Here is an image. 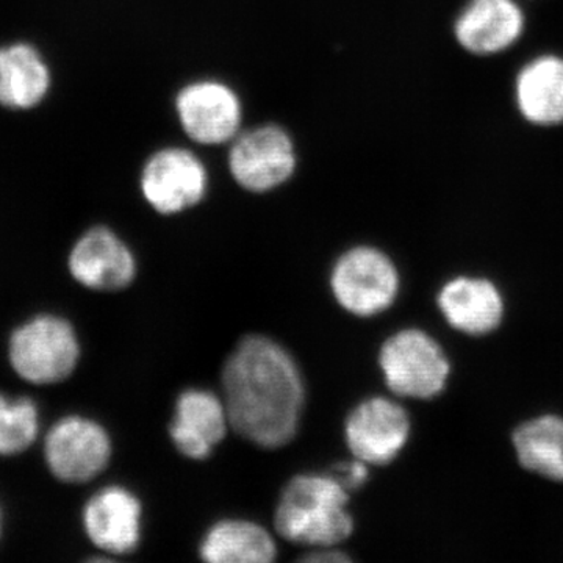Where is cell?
<instances>
[{"mask_svg":"<svg viewBox=\"0 0 563 563\" xmlns=\"http://www.w3.org/2000/svg\"><path fill=\"white\" fill-rule=\"evenodd\" d=\"M229 422L247 442L265 450L287 446L298 435L306 385L290 352L265 335H247L222 369Z\"/></svg>","mask_w":563,"mask_h":563,"instance_id":"6da1fadb","label":"cell"},{"mask_svg":"<svg viewBox=\"0 0 563 563\" xmlns=\"http://www.w3.org/2000/svg\"><path fill=\"white\" fill-rule=\"evenodd\" d=\"M347 504L350 492L333 474H298L280 493L274 526L288 542L335 548L354 532Z\"/></svg>","mask_w":563,"mask_h":563,"instance_id":"7a4b0ae2","label":"cell"},{"mask_svg":"<svg viewBox=\"0 0 563 563\" xmlns=\"http://www.w3.org/2000/svg\"><path fill=\"white\" fill-rule=\"evenodd\" d=\"M385 384L399 398L432 399L446 388L451 362L433 336L421 329H402L379 351Z\"/></svg>","mask_w":563,"mask_h":563,"instance_id":"3957f363","label":"cell"},{"mask_svg":"<svg viewBox=\"0 0 563 563\" xmlns=\"http://www.w3.org/2000/svg\"><path fill=\"white\" fill-rule=\"evenodd\" d=\"M79 355L73 325L52 314L33 318L11 336V366L32 384L62 383L76 369Z\"/></svg>","mask_w":563,"mask_h":563,"instance_id":"277c9868","label":"cell"},{"mask_svg":"<svg viewBox=\"0 0 563 563\" xmlns=\"http://www.w3.org/2000/svg\"><path fill=\"white\" fill-rule=\"evenodd\" d=\"M399 288L398 268L387 254L376 247H352L332 268L333 296L346 312L355 317H376L390 309L398 298Z\"/></svg>","mask_w":563,"mask_h":563,"instance_id":"5b68a950","label":"cell"},{"mask_svg":"<svg viewBox=\"0 0 563 563\" xmlns=\"http://www.w3.org/2000/svg\"><path fill=\"white\" fill-rule=\"evenodd\" d=\"M410 418L401 404L374 396L352 409L344 422V440L354 459L368 465H388L410 439Z\"/></svg>","mask_w":563,"mask_h":563,"instance_id":"8992f818","label":"cell"},{"mask_svg":"<svg viewBox=\"0 0 563 563\" xmlns=\"http://www.w3.org/2000/svg\"><path fill=\"white\" fill-rule=\"evenodd\" d=\"M44 454L58 479L69 484L87 483L109 465L110 437L99 422L66 417L52 428Z\"/></svg>","mask_w":563,"mask_h":563,"instance_id":"52a82bcc","label":"cell"},{"mask_svg":"<svg viewBox=\"0 0 563 563\" xmlns=\"http://www.w3.org/2000/svg\"><path fill=\"white\" fill-rule=\"evenodd\" d=\"M232 176L251 191H268L290 179L296 157L291 140L276 125L244 133L229 155Z\"/></svg>","mask_w":563,"mask_h":563,"instance_id":"ba28073f","label":"cell"},{"mask_svg":"<svg viewBox=\"0 0 563 563\" xmlns=\"http://www.w3.org/2000/svg\"><path fill=\"white\" fill-rule=\"evenodd\" d=\"M207 188L202 163L185 150L157 152L141 176V191L158 213L173 214L201 202Z\"/></svg>","mask_w":563,"mask_h":563,"instance_id":"9c48e42d","label":"cell"},{"mask_svg":"<svg viewBox=\"0 0 563 563\" xmlns=\"http://www.w3.org/2000/svg\"><path fill=\"white\" fill-rule=\"evenodd\" d=\"M525 29L517 0H468L454 22V36L468 54L492 57L517 44Z\"/></svg>","mask_w":563,"mask_h":563,"instance_id":"30bf717a","label":"cell"},{"mask_svg":"<svg viewBox=\"0 0 563 563\" xmlns=\"http://www.w3.org/2000/svg\"><path fill=\"white\" fill-rule=\"evenodd\" d=\"M69 272L84 287L117 291L136 276V262L128 244L107 228H92L80 236L69 254Z\"/></svg>","mask_w":563,"mask_h":563,"instance_id":"8fae6325","label":"cell"},{"mask_svg":"<svg viewBox=\"0 0 563 563\" xmlns=\"http://www.w3.org/2000/svg\"><path fill=\"white\" fill-rule=\"evenodd\" d=\"M229 422L224 401L209 390L190 388L176 402L169 437L180 454L191 461H206L224 439Z\"/></svg>","mask_w":563,"mask_h":563,"instance_id":"7c38bea8","label":"cell"},{"mask_svg":"<svg viewBox=\"0 0 563 563\" xmlns=\"http://www.w3.org/2000/svg\"><path fill=\"white\" fill-rule=\"evenodd\" d=\"M141 517L140 499L128 488L111 485L96 493L85 506V531L106 553H133L141 540Z\"/></svg>","mask_w":563,"mask_h":563,"instance_id":"4fadbf2b","label":"cell"},{"mask_svg":"<svg viewBox=\"0 0 563 563\" xmlns=\"http://www.w3.org/2000/svg\"><path fill=\"white\" fill-rule=\"evenodd\" d=\"M185 132L202 144H220L239 131L242 110L235 92L217 81L190 85L177 98Z\"/></svg>","mask_w":563,"mask_h":563,"instance_id":"5bb4252c","label":"cell"},{"mask_svg":"<svg viewBox=\"0 0 563 563\" xmlns=\"http://www.w3.org/2000/svg\"><path fill=\"white\" fill-rule=\"evenodd\" d=\"M437 303L448 324L470 336L496 331L506 312L501 291L485 277H454L443 285Z\"/></svg>","mask_w":563,"mask_h":563,"instance_id":"9a60e30c","label":"cell"},{"mask_svg":"<svg viewBox=\"0 0 563 563\" xmlns=\"http://www.w3.org/2000/svg\"><path fill=\"white\" fill-rule=\"evenodd\" d=\"M515 102L529 124H563V57L543 54L526 63L515 79Z\"/></svg>","mask_w":563,"mask_h":563,"instance_id":"2e32d148","label":"cell"},{"mask_svg":"<svg viewBox=\"0 0 563 563\" xmlns=\"http://www.w3.org/2000/svg\"><path fill=\"white\" fill-rule=\"evenodd\" d=\"M52 74L41 52L29 43L0 47V107L35 109L49 95Z\"/></svg>","mask_w":563,"mask_h":563,"instance_id":"e0dca14e","label":"cell"},{"mask_svg":"<svg viewBox=\"0 0 563 563\" xmlns=\"http://www.w3.org/2000/svg\"><path fill=\"white\" fill-rule=\"evenodd\" d=\"M199 555L210 563H269L277 548L272 533L254 521L229 518L211 526Z\"/></svg>","mask_w":563,"mask_h":563,"instance_id":"ac0fdd59","label":"cell"},{"mask_svg":"<svg viewBox=\"0 0 563 563\" xmlns=\"http://www.w3.org/2000/svg\"><path fill=\"white\" fill-rule=\"evenodd\" d=\"M518 462L528 472L563 483V418L542 415L515 429Z\"/></svg>","mask_w":563,"mask_h":563,"instance_id":"d6986e66","label":"cell"},{"mask_svg":"<svg viewBox=\"0 0 563 563\" xmlns=\"http://www.w3.org/2000/svg\"><path fill=\"white\" fill-rule=\"evenodd\" d=\"M38 433V410L31 399L11 401L0 395V454L27 450Z\"/></svg>","mask_w":563,"mask_h":563,"instance_id":"ffe728a7","label":"cell"},{"mask_svg":"<svg viewBox=\"0 0 563 563\" xmlns=\"http://www.w3.org/2000/svg\"><path fill=\"white\" fill-rule=\"evenodd\" d=\"M333 476L342 483L347 492L357 490L358 487H362L368 481V463L355 459L354 462L344 463L340 468H336V473Z\"/></svg>","mask_w":563,"mask_h":563,"instance_id":"44dd1931","label":"cell"},{"mask_svg":"<svg viewBox=\"0 0 563 563\" xmlns=\"http://www.w3.org/2000/svg\"><path fill=\"white\" fill-rule=\"evenodd\" d=\"M306 562H350L351 558L344 554L343 551H336L335 548H318L314 553L307 554L302 558Z\"/></svg>","mask_w":563,"mask_h":563,"instance_id":"7402d4cb","label":"cell"}]
</instances>
